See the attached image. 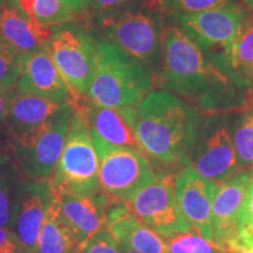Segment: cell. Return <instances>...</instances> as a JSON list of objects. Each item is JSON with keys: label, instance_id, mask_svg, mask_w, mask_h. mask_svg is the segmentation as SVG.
<instances>
[{"label": "cell", "instance_id": "3", "mask_svg": "<svg viewBox=\"0 0 253 253\" xmlns=\"http://www.w3.org/2000/svg\"><path fill=\"white\" fill-rule=\"evenodd\" d=\"M150 72L109 42L97 40L95 67L87 97L91 103L107 108L135 107L150 90Z\"/></svg>", "mask_w": 253, "mask_h": 253}, {"label": "cell", "instance_id": "32", "mask_svg": "<svg viewBox=\"0 0 253 253\" xmlns=\"http://www.w3.org/2000/svg\"><path fill=\"white\" fill-rule=\"evenodd\" d=\"M0 253H34L21 242L14 230L0 226Z\"/></svg>", "mask_w": 253, "mask_h": 253}, {"label": "cell", "instance_id": "29", "mask_svg": "<svg viewBox=\"0 0 253 253\" xmlns=\"http://www.w3.org/2000/svg\"><path fill=\"white\" fill-rule=\"evenodd\" d=\"M237 226H238V243L236 249L245 250L253 242V175L244 203L238 214Z\"/></svg>", "mask_w": 253, "mask_h": 253}, {"label": "cell", "instance_id": "12", "mask_svg": "<svg viewBox=\"0 0 253 253\" xmlns=\"http://www.w3.org/2000/svg\"><path fill=\"white\" fill-rule=\"evenodd\" d=\"M54 199L49 178L21 181L14 208L13 227L21 242L36 252L42 221Z\"/></svg>", "mask_w": 253, "mask_h": 253}, {"label": "cell", "instance_id": "14", "mask_svg": "<svg viewBox=\"0 0 253 253\" xmlns=\"http://www.w3.org/2000/svg\"><path fill=\"white\" fill-rule=\"evenodd\" d=\"M252 173L243 172L216 184L212 198L213 242L227 250L238 243L237 219L244 203Z\"/></svg>", "mask_w": 253, "mask_h": 253}, {"label": "cell", "instance_id": "8", "mask_svg": "<svg viewBox=\"0 0 253 253\" xmlns=\"http://www.w3.org/2000/svg\"><path fill=\"white\" fill-rule=\"evenodd\" d=\"M93 141L99 158L101 190L115 201L126 202L156 176L141 150L116 148Z\"/></svg>", "mask_w": 253, "mask_h": 253}, {"label": "cell", "instance_id": "21", "mask_svg": "<svg viewBox=\"0 0 253 253\" xmlns=\"http://www.w3.org/2000/svg\"><path fill=\"white\" fill-rule=\"evenodd\" d=\"M214 66L239 89L251 93L253 67V20H249L242 34L226 49L209 55ZM252 94V93H251Z\"/></svg>", "mask_w": 253, "mask_h": 253}, {"label": "cell", "instance_id": "7", "mask_svg": "<svg viewBox=\"0 0 253 253\" xmlns=\"http://www.w3.org/2000/svg\"><path fill=\"white\" fill-rule=\"evenodd\" d=\"M97 40L73 21L52 27L47 49L75 97L87 96L95 67Z\"/></svg>", "mask_w": 253, "mask_h": 253}, {"label": "cell", "instance_id": "26", "mask_svg": "<svg viewBox=\"0 0 253 253\" xmlns=\"http://www.w3.org/2000/svg\"><path fill=\"white\" fill-rule=\"evenodd\" d=\"M232 143L239 166L253 168V110L245 113L237 123Z\"/></svg>", "mask_w": 253, "mask_h": 253}, {"label": "cell", "instance_id": "1", "mask_svg": "<svg viewBox=\"0 0 253 253\" xmlns=\"http://www.w3.org/2000/svg\"><path fill=\"white\" fill-rule=\"evenodd\" d=\"M157 86L191 101L204 109L226 108L242 103L246 94L219 71L207 52L181 28L163 30Z\"/></svg>", "mask_w": 253, "mask_h": 253}, {"label": "cell", "instance_id": "18", "mask_svg": "<svg viewBox=\"0 0 253 253\" xmlns=\"http://www.w3.org/2000/svg\"><path fill=\"white\" fill-rule=\"evenodd\" d=\"M106 227L119 243L137 253H169L162 236L129 212L123 202L106 211Z\"/></svg>", "mask_w": 253, "mask_h": 253}, {"label": "cell", "instance_id": "4", "mask_svg": "<svg viewBox=\"0 0 253 253\" xmlns=\"http://www.w3.org/2000/svg\"><path fill=\"white\" fill-rule=\"evenodd\" d=\"M95 20L106 40L141 62L149 72L157 69L164 30L157 8L144 1Z\"/></svg>", "mask_w": 253, "mask_h": 253}, {"label": "cell", "instance_id": "6", "mask_svg": "<svg viewBox=\"0 0 253 253\" xmlns=\"http://www.w3.org/2000/svg\"><path fill=\"white\" fill-rule=\"evenodd\" d=\"M75 106L66 103L49 120L26 135L14 138V156L27 179H47L61 156Z\"/></svg>", "mask_w": 253, "mask_h": 253}, {"label": "cell", "instance_id": "39", "mask_svg": "<svg viewBox=\"0 0 253 253\" xmlns=\"http://www.w3.org/2000/svg\"><path fill=\"white\" fill-rule=\"evenodd\" d=\"M145 1H147V2H148V4H149L150 6H153V5L155 4V2H156V1H157V0H145Z\"/></svg>", "mask_w": 253, "mask_h": 253}, {"label": "cell", "instance_id": "36", "mask_svg": "<svg viewBox=\"0 0 253 253\" xmlns=\"http://www.w3.org/2000/svg\"><path fill=\"white\" fill-rule=\"evenodd\" d=\"M119 245H120V249H121L122 253H137L136 251H134V250H132L131 248H129L128 245L123 244V243H119Z\"/></svg>", "mask_w": 253, "mask_h": 253}, {"label": "cell", "instance_id": "17", "mask_svg": "<svg viewBox=\"0 0 253 253\" xmlns=\"http://www.w3.org/2000/svg\"><path fill=\"white\" fill-rule=\"evenodd\" d=\"M52 27L37 23L12 6L0 8V40L20 59L47 47Z\"/></svg>", "mask_w": 253, "mask_h": 253}, {"label": "cell", "instance_id": "38", "mask_svg": "<svg viewBox=\"0 0 253 253\" xmlns=\"http://www.w3.org/2000/svg\"><path fill=\"white\" fill-rule=\"evenodd\" d=\"M251 93L253 95V67H252V74H251Z\"/></svg>", "mask_w": 253, "mask_h": 253}, {"label": "cell", "instance_id": "28", "mask_svg": "<svg viewBox=\"0 0 253 253\" xmlns=\"http://www.w3.org/2000/svg\"><path fill=\"white\" fill-rule=\"evenodd\" d=\"M20 72V58L0 40V91L7 95L15 89Z\"/></svg>", "mask_w": 253, "mask_h": 253}, {"label": "cell", "instance_id": "20", "mask_svg": "<svg viewBox=\"0 0 253 253\" xmlns=\"http://www.w3.org/2000/svg\"><path fill=\"white\" fill-rule=\"evenodd\" d=\"M84 109L89 125L91 140L101 141L116 148L141 150L134 128L121 109L100 107L91 102L86 104Z\"/></svg>", "mask_w": 253, "mask_h": 253}, {"label": "cell", "instance_id": "37", "mask_svg": "<svg viewBox=\"0 0 253 253\" xmlns=\"http://www.w3.org/2000/svg\"><path fill=\"white\" fill-rule=\"evenodd\" d=\"M227 253H251V252L246 251V250H240V249H231V250H227Z\"/></svg>", "mask_w": 253, "mask_h": 253}, {"label": "cell", "instance_id": "10", "mask_svg": "<svg viewBox=\"0 0 253 253\" xmlns=\"http://www.w3.org/2000/svg\"><path fill=\"white\" fill-rule=\"evenodd\" d=\"M175 18L181 25V30L209 55L232 45L249 21L248 13L239 4Z\"/></svg>", "mask_w": 253, "mask_h": 253}, {"label": "cell", "instance_id": "11", "mask_svg": "<svg viewBox=\"0 0 253 253\" xmlns=\"http://www.w3.org/2000/svg\"><path fill=\"white\" fill-rule=\"evenodd\" d=\"M173 183L183 216L199 235L213 242L212 198L216 183L199 176L190 164L177 173Z\"/></svg>", "mask_w": 253, "mask_h": 253}, {"label": "cell", "instance_id": "27", "mask_svg": "<svg viewBox=\"0 0 253 253\" xmlns=\"http://www.w3.org/2000/svg\"><path fill=\"white\" fill-rule=\"evenodd\" d=\"M233 4H237L233 0H157L153 7L175 18L181 14L198 13L209 9L226 7Z\"/></svg>", "mask_w": 253, "mask_h": 253}, {"label": "cell", "instance_id": "2", "mask_svg": "<svg viewBox=\"0 0 253 253\" xmlns=\"http://www.w3.org/2000/svg\"><path fill=\"white\" fill-rule=\"evenodd\" d=\"M141 150L164 164L186 161L199 134L196 110L166 89L149 90L135 107L122 108Z\"/></svg>", "mask_w": 253, "mask_h": 253}, {"label": "cell", "instance_id": "16", "mask_svg": "<svg viewBox=\"0 0 253 253\" xmlns=\"http://www.w3.org/2000/svg\"><path fill=\"white\" fill-rule=\"evenodd\" d=\"M54 205L62 221L81 245L106 226L107 198L101 194L86 197L54 190Z\"/></svg>", "mask_w": 253, "mask_h": 253}, {"label": "cell", "instance_id": "31", "mask_svg": "<svg viewBox=\"0 0 253 253\" xmlns=\"http://www.w3.org/2000/svg\"><path fill=\"white\" fill-rule=\"evenodd\" d=\"M144 1L145 0H89L87 8L96 19Z\"/></svg>", "mask_w": 253, "mask_h": 253}, {"label": "cell", "instance_id": "33", "mask_svg": "<svg viewBox=\"0 0 253 253\" xmlns=\"http://www.w3.org/2000/svg\"><path fill=\"white\" fill-rule=\"evenodd\" d=\"M62 1L65 2L75 14L81 13L84 9H87L88 4H89V0H62Z\"/></svg>", "mask_w": 253, "mask_h": 253}, {"label": "cell", "instance_id": "15", "mask_svg": "<svg viewBox=\"0 0 253 253\" xmlns=\"http://www.w3.org/2000/svg\"><path fill=\"white\" fill-rule=\"evenodd\" d=\"M199 176L216 184L238 175L240 170L232 138L225 126H217L202 137L194 163H189Z\"/></svg>", "mask_w": 253, "mask_h": 253}, {"label": "cell", "instance_id": "41", "mask_svg": "<svg viewBox=\"0 0 253 253\" xmlns=\"http://www.w3.org/2000/svg\"><path fill=\"white\" fill-rule=\"evenodd\" d=\"M252 243H253V242H252ZM252 243H251V244H252ZM251 244H250V245H251ZM250 245H249V246H250ZM249 246H248V248H249ZM248 248H246V249H248ZM246 249H245V250H246Z\"/></svg>", "mask_w": 253, "mask_h": 253}, {"label": "cell", "instance_id": "5", "mask_svg": "<svg viewBox=\"0 0 253 253\" xmlns=\"http://www.w3.org/2000/svg\"><path fill=\"white\" fill-rule=\"evenodd\" d=\"M49 182L55 191L86 197L101 194L99 158L84 107L75 106L61 156Z\"/></svg>", "mask_w": 253, "mask_h": 253}, {"label": "cell", "instance_id": "23", "mask_svg": "<svg viewBox=\"0 0 253 253\" xmlns=\"http://www.w3.org/2000/svg\"><path fill=\"white\" fill-rule=\"evenodd\" d=\"M9 6L19 9L43 26L69 23L75 19L74 12L62 0H8Z\"/></svg>", "mask_w": 253, "mask_h": 253}, {"label": "cell", "instance_id": "40", "mask_svg": "<svg viewBox=\"0 0 253 253\" xmlns=\"http://www.w3.org/2000/svg\"><path fill=\"white\" fill-rule=\"evenodd\" d=\"M2 4H4V0H0V7H1Z\"/></svg>", "mask_w": 253, "mask_h": 253}, {"label": "cell", "instance_id": "9", "mask_svg": "<svg viewBox=\"0 0 253 253\" xmlns=\"http://www.w3.org/2000/svg\"><path fill=\"white\" fill-rule=\"evenodd\" d=\"M123 204L129 212L162 237L192 229L179 210L175 183L170 175L156 173L153 181Z\"/></svg>", "mask_w": 253, "mask_h": 253}, {"label": "cell", "instance_id": "34", "mask_svg": "<svg viewBox=\"0 0 253 253\" xmlns=\"http://www.w3.org/2000/svg\"><path fill=\"white\" fill-rule=\"evenodd\" d=\"M7 116V95L0 91V122L5 121Z\"/></svg>", "mask_w": 253, "mask_h": 253}, {"label": "cell", "instance_id": "24", "mask_svg": "<svg viewBox=\"0 0 253 253\" xmlns=\"http://www.w3.org/2000/svg\"><path fill=\"white\" fill-rule=\"evenodd\" d=\"M20 182L9 164L0 160V226L13 227L14 208Z\"/></svg>", "mask_w": 253, "mask_h": 253}, {"label": "cell", "instance_id": "35", "mask_svg": "<svg viewBox=\"0 0 253 253\" xmlns=\"http://www.w3.org/2000/svg\"><path fill=\"white\" fill-rule=\"evenodd\" d=\"M233 1L237 2V4H239V5L243 4V5L248 6L250 9H252L253 11V0H233Z\"/></svg>", "mask_w": 253, "mask_h": 253}, {"label": "cell", "instance_id": "19", "mask_svg": "<svg viewBox=\"0 0 253 253\" xmlns=\"http://www.w3.org/2000/svg\"><path fill=\"white\" fill-rule=\"evenodd\" d=\"M68 102H59L46 97L21 93L17 89L7 94V116L9 131L13 137L26 135L47 120Z\"/></svg>", "mask_w": 253, "mask_h": 253}, {"label": "cell", "instance_id": "22", "mask_svg": "<svg viewBox=\"0 0 253 253\" xmlns=\"http://www.w3.org/2000/svg\"><path fill=\"white\" fill-rule=\"evenodd\" d=\"M81 249L82 245L59 216L53 199L41 225L34 253H81Z\"/></svg>", "mask_w": 253, "mask_h": 253}, {"label": "cell", "instance_id": "13", "mask_svg": "<svg viewBox=\"0 0 253 253\" xmlns=\"http://www.w3.org/2000/svg\"><path fill=\"white\" fill-rule=\"evenodd\" d=\"M15 89L59 102H73L74 94L53 61L47 47L23 56Z\"/></svg>", "mask_w": 253, "mask_h": 253}, {"label": "cell", "instance_id": "30", "mask_svg": "<svg viewBox=\"0 0 253 253\" xmlns=\"http://www.w3.org/2000/svg\"><path fill=\"white\" fill-rule=\"evenodd\" d=\"M81 253H122L118 240L106 226L94 233L84 243Z\"/></svg>", "mask_w": 253, "mask_h": 253}, {"label": "cell", "instance_id": "25", "mask_svg": "<svg viewBox=\"0 0 253 253\" xmlns=\"http://www.w3.org/2000/svg\"><path fill=\"white\" fill-rule=\"evenodd\" d=\"M169 253H227V249L204 238L195 229L168 236Z\"/></svg>", "mask_w": 253, "mask_h": 253}]
</instances>
